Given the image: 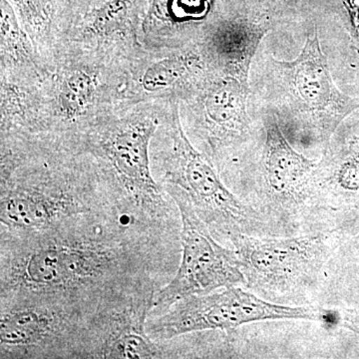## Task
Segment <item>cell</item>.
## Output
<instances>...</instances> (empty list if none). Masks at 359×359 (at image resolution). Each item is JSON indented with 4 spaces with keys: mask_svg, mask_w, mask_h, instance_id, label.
<instances>
[{
    "mask_svg": "<svg viewBox=\"0 0 359 359\" xmlns=\"http://www.w3.org/2000/svg\"><path fill=\"white\" fill-rule=\"evenodd\" d=\"M13 236V245L2 242L1 299L71 302L117 282L129 266L128 249L119 238L97 233L75 219Z\"/></svg>",
    "mask_w": 359,
    "mask_h": 359,
    "instance_id": "obj_1",
    "label": "cell"
},
{
    "mask_svg": "<svg viewBox=\"0 0 359 359\" xmlns=\"http://www.w3.org/2000/svg\"><path fill=\"white\" fill-rule=\"evenodd\" d=\"M269 62L271 100L278 117L327 148L340 123L359 108V99L337 88L318 32L308 36L294 60L271 57Z\"/></svg>",
    "mask_w": 359,
    "mask_h": 359,
    "instance_id": "obj_2",
    "label": "cell"
},
{
    "mask_svg": "<svg viewBox=\"0 0 359 359\" xmlns=\"http://www.w3.org/2000/svg\"><path fill=\"white\" fill-rule=\"evenodd\" d=\"M320 313L321 309L294 308L266 302L233 285L180 299L147 320L146 330L153 340L172 339L190 332L230 330L257 321H320Z\"/></svg>",
    "mask_w": 359,
    "mask_h": 359,
    "instance_id": "obj_3",
    "label": "cell"
},
{
    "mask_svg": "<svg viewBox=\"0 0 359 359\" xmlns=\"http://www.w3.org/2000/svg\"><path fill=\"white\" fill-rule=\"evenodd\" d=\"M169 162L165 181L170 195L188 201L210 228L214 226L229 238L262 230L264 223L259 212L224 185L211 163L187 138L178 117L175 120Z\"/></svg>",
    "mask_w": 359,
    "mask_h": 359,
    "instance_id": "obj_4",
    "label": "cell"
},
{
    "mask_svg": "<svg viewBox=\"0 0 359 359\" xmlns=\"http://www.w3.org/2000/svg\"><path fill=\"white\" fill-rule=\"evenodd\" d=\"M172 198L182 219V259L173 280L154 295L152 311L159 313L189 295L245 283L242 262L236 250L216 242L210 226L188 201L178 196Z\"/></svg>",
    "mask_w": 359,
    "mask_h": 359,
    "instance_id": "obj_5",
    "label": "cell"
},
{
    "mask_svg": "<svg viewBox=\"0 0 359 359\" xmlns=\"http://www.w3.org/2000/svg\"><path fill=\"white\" fill-rule=\"evenodd\" d=\"M230 240L242 262L245 285L266 294L283 295L308 287L327 259L325 235L259 238L237 233Z\"/></svg>",
    "mask_w": 359,
    "mask_h": 359,
    "instance_id": "obj_6",
    "label": "cell"
},
{
    "mask_svg": "<svg viewBox=\"0 0 359 359\" xmlns=\"http://www.w3.org/2000/svg\"><path fill=\"white\" fill-rule=\"evenodd\" d=\"M157 123L150 118L121 123L100 143L102 157L117 181L122 208L139 219L164 216L166 202L152 176L149 147Z\"/></svg>",
    "mask_w": 359,
    "mask_h": 359,
    "instance_id": "obj_7",
    "label": "cell"
},
{
    "mask_svg": "<svg viewBox=\"0 0 359 359\" xmlns=\"http://www.w3.org/2000/svg\"><path fill=\"white\" fill-rule=\"evenodd\" d=\"M2 233L21 235L48 230L91 212L69 185L53 180L2 179Z\"/></svg>",
    "mask_w": 359,
    "mask_h": 359,
    "instance_id": "obj_8",
    "label": "cell"
},
{
    "mask_svg": "<svg viewBox=\"0 0 359 359\" xmlns=\"http://www.w3.org/2000/svg\"><path fill=\"white\" fill-rule=\"evenodd\" d=\"M2 301L0 318L1 358H33L75 335L72 302L35 297ZM73 308V306H72Z\"/></svg>",
    "mask_w": 359,
    "mask_h": 359,
    "instance_id": "obj_9",
    "label": "cell"
},
{
    "mask_svg": "<svg viewBox=\"0 0 359 359\" xmlns=\"http://www.w3.org/2000/svg\"><path fill=\"white\" fill-rule=\"evenodd\" d=\"M154 292L135 294L130 301L111 304L96 311L87 332L81 358H159L160 347L149 337L147 316L152 311Z\"/></svg>",
    "mask_w": 359,
    "mask_h": 359,
    "instance_id": "obj_10",
    "label": "cell"
},
{
    "mask_svg": "<svg viewBox=\"0 0 359 359\" xmlns=\"http://www.w3.org/2000/svg\"><path fill=\"white\" fill-rule=\"evenodd\" d=\"M263 152V177L269 197L276 205L294 209L313 195L316 163L290 146L278 125V117L266 116Z\"/></svg>",
    "mask_w": 359,
    "mask_h": 359,
    "instance_id": "obj_11",
    "label": "cell"
},
{
    "mask_svg": "<svg viewBox=\"0 0 359 359\" xmlns=\"http://www.w3.org/2000/svg\"><path fill=\"white\" fill-rule=\"evenodd\" d=\"M249 86L224 76L205 97V120L212 145L237 140L249 128L247 97Z\"/></svg>",
    "mask_w": 359,
    "mask_h": 359,
    "instance_id": "obj_12",
    "label": "cell"
},
{
    "mask_svg": "<svg viewBox=\"0 0 359 359\" xmlns=\"http://www.w3.org/2000/svg\"><path fill=\"white\" fill-rule=\"evenodd\" d=\"M268 29L248 22L228 23L215 32L212 48L226 76L236 78L245 86L252 57Z\"/></svg>",
    "mask_w": 359,
    "mask_h": 359,
    "instance_id": "obj_13",
    "label": "cell"
},
{
    "mask_svg": "<svg viewBox=\"0 0 359 359\" xmlns=\"http://www.w3.org/2000/svg\"><path fill=\"white\" fill-rule=\"evenodd\" d=\"M96 92V79L85 70H73L63 78L59 91V107L67 118L83 114Z\"/></svg>",
    "mask_w": 359,
    "mask_h": 359,
    "instance_id": "obj_14",
    "label": "cell"
},
{
    "mask_svg": "<svg viewBox=\"0 0 359 359\" xmlns=\"http://www.w3.org/2000/svg\"><path fill=\"white\" fill-rule=\"evenodd\" d=\"M196 66H198V57L194 55H177L162 59L143 73L141 77L142 87L147 92L172 88L185 79Z\"/></svg>",
    "mask_w": 359,
    "mask_h": 359,
    "instance_id": "obj_15",
    "label": "cell"
},
{
    "mask_svg": "<svg viewBox=\"0 0 359 359\" xmlns=\"http://www.w3.org/2000/svg\"><path fill=\"white\" fill-rule=\"evenodd\" d=\"M127 15L128 6L125 0H111L97 11L92 30L101 34L116 32L124 23Z\"/></svg>",
    "mask_w": 359,
    "mask_h": 359,
    "instance_id": "obj_16",
    "label": "cell"
},
{
    "mask_svg": "<svg viewBox=\"0 0 359 359\" xmlns=\"http://www.w3.org/2000/svg\"><path fill=\"white\" fill-rule=\"evenodd\" d=\"M33 22L42 23L47 20L48 0H21Z\"/></svg>",
    "mask_w": 359,
    "mask_h": 359,
    "instance_id": "obj_17",
    "label": "cell"
},
{
    "mask_svg": "<svg viewBox=\"0 0 359 359\" xmlns=\"http://www.w3.org/2000/svg\"><path fill=\"white\" fill-rule=\"evenodd\" d=\"M344 4L351 16V37L359 50V0H344Z\"/></svg>",
    "mask_w": 359,
    "mask_h": 359,
    "instance_id": "obj_18",
    "label": "cell"
}]
</instances>
